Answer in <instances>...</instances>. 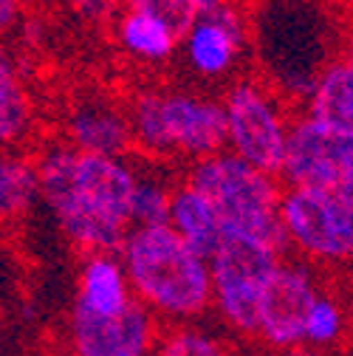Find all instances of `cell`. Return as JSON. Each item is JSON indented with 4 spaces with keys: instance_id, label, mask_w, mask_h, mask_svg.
I'll list each match as a JSON object with an SVG mask.
<instances>
[{
    "instance_id": "52a82bcc",
    "label": "cell",
    "mask_w": 353,
    "mask_h": 356,
    "mask_svg": "<svg viewBox=\"0 0 353 356\" xmlns=\"http://www.w3.org/2000/svg\"><path fill=\"white\" fill-rule=\"evenodd\" d=\"M328 277L331 275L320 272L317 266L286 254L260 297L254 345H260L269 356H299L308 311Z\"/></svg>"
},
{
    "instance_id": "6da1fadb",
    "label": "cell",
    "mask_w": 353,
    "mask_h": 356,
    "mask_svg": "<svg viewBox=\"0 0 353 356\" xmlns=\"http://www.w3.org/2000/svg\"><path fill=\"white\" fill-rule=\"evenodd\" d=\"M42 201L65 241L82 252H119L133 229L139 167L124 159L79 153L54 142L37 156Z\"/></svg>"
},
{
    "instance_id": "d6986e66",
    "label": "cell",
    "mask_w": 353,
    "mask_h": 356,
    "mask_svg": "<svg viewBox=\"0 0 353 356\" xmlns=\"http://www.w3.org/2000/svg\"><path fill=\"white\" fill-rule=\"evenodd\" d=\"M42 198L37 159L23 150H0V227L23 220Z\"/></svg>"
},
{
    "instance_id": "4316f807",
    "label": "cell",
    "mask_w": 353,
    "mask_h": 356,
    "mask_svg": "<svg viewBox=\"0 0 353 356\" xmlns=\"http://www.w3.org/2000/svg\"><path fill=\"white\" fill-rule=\"evenodd\" d=\"M263 356H269V353H263Z\"/></svg>"
},
{
    "instance_id": "9c48e42d",
    "label": "cell",
    "mask_w": 353,
    "mask_h": 356,
    "mask_svg": "<svg viewBox=\"0 0 353 356\" xmlns=\"http://www.w3.org/2000/svg\"><path fill=\"white\" fill-rule=\"evenodd\" d=\"M158 113L167 159H190L195 164L229 150L224 99L158 88Z\"/></svg>"
},
{
    "instance_id": "30bf717a",
    "label": "cell",
    "mask_w": 353,
    "mask_h": 356,
    "mask_svg": "<svg viewBox=\"0 0 353 356\" xmlns=\"http://www.w3.org/2000/svg\"><path fill=\"white\" fill-rule=\"evenodd\" d=\"M353 161V136L299 113L291 122L286 159L280 170L283 187L339 190Z\"/></svg>"
},
{
    "instance_id": "5b68a950",
    "label": "cell",
    "mask_w": 353,
    "mask_h": 356,
    "mask_svg": "<svg viewBox=\"0 0 353 356\" xmlns=\"http://www.w3.org/2000/svg\"><path fill=\"white\" fill-rule=\"evenodd\" d=\"M280 224L286 252L317 266L325 275L350 269L353 260V201L336 190L283 187Z\"/></svg>"
},
{
    "instance_id": "ba28073f",
    "label": "cell",
    "mask_w": 353,
    "mask_h": 356,
    "mask_svg": "<svg viewBox=\"0 0 353 356\" xmlns=\"http://www.w3.org/2000/svg\"><path fill=\"white\" fill-rule=\"evenodd\" d=\"M164 325L136 302L124 314L99 317L71 302L63 325L65 356H153Z\"/></svg>"
},
{
    "instance_id": "44dd1931",
    "label": "cell",
    "mask_w": 353,
    "mask_h": 356,
    "mask_svg": "<svg viewBox=\"0 0 353 356\" xmlns=\"http://www.w3.org/2000/svg\"><path fill=\"white\" fill-rule=\"evenodd\" d=\"M175 184L167 175L139 170V184L133 195V227H164L170 224V204Z\"/></svg>"
},
{
    "instance_id": "7a4b0ae2",
    "label": "cell",
    "mask_w": 353,
    "mask_h": 356,
    "mask_svg": "<svg viewBox=\"0 0 353 356\" xmlns=\"http://www.w3.org/2000/svg\"><path fill=\"white\" fill-rule=\"evenodd\" d=\"M119 257L136 302L167 325L201 323L212 311L209 260L164 227H133Z\"/></svg>"
},
{
    "instance_id": "484cf974",
    "label": "cell",
    "mask_w": 353,
    "mask_h": 356,
    "mask_svg": "<svg viewBox=\"0 0 353 356\" xmlns=\"http://www.w3.org/2000/svg\"><path fill=\"white\" fill-rule=\"evenodd\" d=\"M347 275H350V283H353V260H350V269H347Z\"/></svg>"
},
{
    "instance_id": "3957f363",
    "label": "cell",
    "mask_w": 353,
    "mask_h": 356,
    "mask_svg": "<svg viewBox=\"0 0 353 356\" xmlns=\"http://www.w3.org/2000/svg\"><path fill=\"white\" fill-rule=\"evenodd\" d=\"M184 181L209 198L227 232L252 235L288 254L280 224L283 184L277 175L263 172L235 153L224 150L190 164Z\"/></svg>"
},
{
    "instance_id": "ac0fdd59",
    "label": "cell",
    "mask_w": 353,
    "mask_h": 356,
    "mask_svg": "<svg viewBox=\"0 0 353 356\" xmlns=\"http://www.w3.org/2000/svg\"><path fill=\"white\" fill-rule=\"evenodd\" d=\"M34 130V99L9 49L0 46V150H20Z\"/></svg>"
},
{
    "instance_id": "9a60e30c",
    "label": "cell",
    "mask_w": 353,
    "mask_h": 356,
    "mask_svg": "<svg viewBox=\"0 0 353 356\" xmlns=\"http://www.w3.org/2000/svg\"><path fill=\"white\" fill-rule=\"evenodd\" d=\"M170 229L206 260L217 252V246L227 238V227L220 220L217 209L209 204L204 193H198L187 181H179L172 190Z\"/></svg>"
},
{
    "instance_id": "8fae6325",
    "label": "cell",
    "mask_w": 353,
    "mask_h": 356,
    "mask_svg": "<svg viewBox=\"0 0 353 356\" xmlns=\"http://www.w3.org/2000/svg\"><path fill=\"white\" fill-rule=\"evenodd\" d=\"M246 40L249 26L243 12L235 3H227L192 20V26L181 34V54L195 76L220 79L232 74V68L243 57Z\"/></svg>"
},
{
    "instance_id": "ffe728a7",
    "label": "cell",
    "mask_w": 353,
    "mask_h": 356,
    "mask_svg": "<svg viewBox=\"0 0 353 356\" xmlns=\"http://www.w3.org/2000/svg\"><path fill=\"white\" fill-rule=\"evenodd\" d=\"M153 356H240L235 339L201 323H184V325H167L158 337V345Z\"/></svg>"
},
{
    "instance_id": "603a6c76",
    "label": "cell",
    "mask_w": 353,
    "mask_h": 356,
    "mask_svg": "<svg viewBox=\"0 0 353 356\" xmlns=\"http://www.w3.org/2000/svg\"><path fill=\"white\" fill-rule=\"evenodd\" d=\"M71 9V15H76L85 23H105V20H116L122 12L124 0H63Z\"/></svg>"
},
{
    "instance_id": "2e32d148",
    "label": "cell",
    "mask_w": 353,
    "mask_h": 356,
    "mask_svg": "<svg viewBox=\"0 0 353 356\" xmlns=\"http://www.w3.org/2000/svg\"><path fill=\"white\" fill-rule=\"evenodd\" d=\"M113 37L122 54L130 60H136L142 65H161L175 57V51L181 49V31L170 26L167 20L136 12V9H124L113 20Z\"/></svg>"
},
{
    "instance_id": "7402d4cb",
    "label": "cell",
    "mask_w": 353,
    "mask_h": 356,
    "mask_svg": "<svg viewBox=\"0 0 353 356\" xmlns=\"http://www.w3.org/2000/svg\"><path fill=\"white\" fill-rule=\"evenodd\" d=\"M127 9H136V12H147L156 15L161 20H167L170 26H175L181 34L192 26V20L198 17L190 0H124Z\"/></svg>"
},
{
    "instance_id": "277c9868",
    "label": "cell",
    "mask_w": 353,
    "mask_h": 356,
    "mask_svg": "<svg viewBox=\"0 0 353 356\" xmlns=\"http://www.w3.org/2000/svg\"><path fill=\"white\" fill-rule=\"evenodd\" d=\"M283 257L266 241L240 232H227L224 243L209 257L212 314L232 339L254 342L260 297Z\"/></svg>"
},
{
    "instance_id": "e0dca14e",
    "label": "cell",
    "mask_w": 353,
    "mask_h": 356,
    "mask_svg": "<svg viewBox=\"0 0 353 356\" xmlns=\"http://www.w3.org/2000/svg\"><path fill=\"white\" fill-rule=\"evenodd\" d=\"M305 116H311L345 136H353V57H336L322 65L305 99Z\"/></svg>"
},
{
    "instance_id": "83f0119b",
    "label": "cell",
    "mask_w": 353,
    "mask_h": 356,
    "mask_svg": "<svg viewBox=\"0 0 353 356\" xmlns=\"http://www.w3.org/2000/svg\"><path fill=\"white\" fill-rule=\"evenodd\" d=\"M350 57H353V51H350Z\"/></svg>"
},
{
    "instance_id": "4fadbf2b",
    "label": "cell",
    "mask_w": 353,
    "mask_h": 356,
    "mask_svg": "<svg viewBox=\"0 0 353 356\" xmlns=\"http://www.w3.org/2000/svg\"><path fill=\"white\" fill-rule=\"evenodd\" d=\"M74 305L99 317H116V314H124L130 305H136L119 252L82 254L76 269Z\"/></svg>"
},
{
    "instance_id": "cb8c5ba5",
    "label": "cell",
    "mask_w": 353,
    "mask_h": 356,
    "mask_svg": "<svg viewBox=\"0 0 353 356\" xmlns=\"http://www.w3.org/2000/svg\"><path fill=\"white\" fill-rule=\"evenodd\" d=\"M23 0H0V34H9L23 15Z\"/></svg>"
},
{
    "instance_id": "d4e9b609",
    "label": "cell",
    "mask_w": 353,
    "mask_h": 356,
    "mask_svg": "<svg viewBox=\"0 0 353 356\" xmlns=\"http://www.w3.org/2000/svg\"><path fill=\"white\" fill-rule=\"evenodd\" d=\"M195 15H206V12H215L220 6H227V3H235V0H190Z\"/></svg>"
},
{
    "instance_id": "5bb4252c",
    "label": "cell",
    "mask_w": 353,
    "mask_h": 356,
    "mask_svg": "<svg viewBox=\"0 0 353 356\" xmlns=\"http://www.w3.org/2000/svg\"><path fill=\"white\" fill-rule=\"evenodd\" d=\"M350 334L353 300L347 297V283H339V275H331L308 311L299 356H325L331 350H339L347 345Z\"/></svg>"
},
{
    "instance_id": "8992f818",
    "label": "cell",
    "mask_w": 353,
    "mask_h": 356,
    "mask_svg": "<svg viewBox=\"0 0 353 356\" xmlns=\"http://www.w3.org/2000/svg\"><path fill=\"white\" fill-rule=\"evenodd\" d=\"M224 111L229 127V153L280 178L288 130L294 122L283 97L263 79L243 76L227 88Z\"/></svg>"
},
{
    "instance_id": "7c38bea8",
    "label": "cell",
    "mask_w": 353,
    "mask_h": 356,
    "mask_svg": "<svg viewBox=\"0 0 353 356\" xmlns=\"http://www.w3.org/2000/svg\"><path fill=\"white\" fill-rule=\"evenodd\" d=\"M65 142L79 153L124 159L136 147L127 108L105 94H82L65 111Z\"/></svg>"
}]
</instances>
